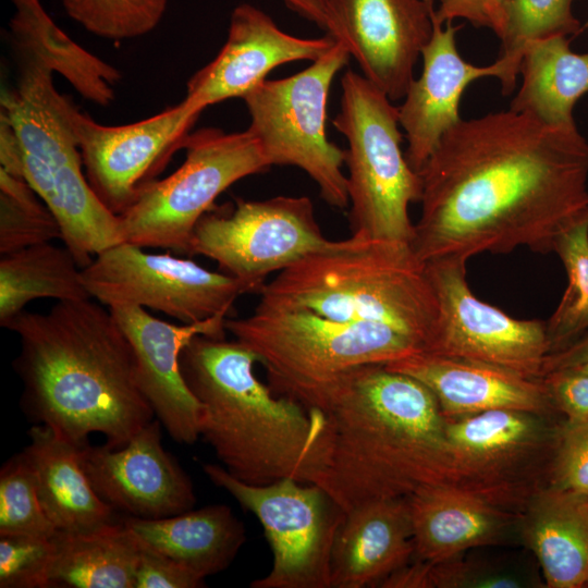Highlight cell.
Masks as SVG:
<instances>
[{
	"label": "cell",
	"mask_w": 588,
	"mask_h": 588,
	"mask_svg": "<svg viewBox=\"0 0 588 588\" xmlns=\"http://www.w3.org/2000/svg\"><path fill=\"white\" fill-rule=\"evenodd\" d=\"M421 211L411 247L421 262L518 247L553 252L588 218V142L576 126H552L505 111L448 130L419 171Z\"/></svg>",
	"instance_id": "1"
},
{
	"label": "cell",
	"mask_w": 588,
	"mask_h": 588,
	"mask_svg": "<svg viewBox=\"0 0 588 588\" xmlns=\"http://www.w3.org/2000/svg\"><path fill=\"white\" fill-rule=\"evenodd\" d=\"M314 412L319 430L310 483L345 513L427 486L466 489L495 501L457 464L437 399L408 375L382 364L358 367L326 407Z\"/></svg>",
	"instance_id": "2"
},
{
	"label": "cell",
	"mask_w": 588,
	"mask_h": 588,
	"mask_svg": "<svg viewBox=\"0 0 588 588\" xmlns=\"http://www.w3.org/2000/svg\"><path fill=\"white\" fill-rule=\"evenodd\" d=\"M5 329L20 340L13 368L33 421L76 445L98 432L118 449L156 417L131 343L109 308L91 298L63 301L46 314L24 310Z\"/></svg>",
	"instance_id": "3"
},
{
	"label": "cell",
	"mask_w": 588,
	"mask_h": 588,
	"mask_svg": "<svg viewBox=\"0 0 588 588\" xmlns=\"http://www.w3.org/2000/svg\"><path fill=\"white\" fill-rule=\"evenodd\" d=\"M243 344L195 336L182 351L186 384L203 407L200 437L232 476L252 485L284 478L309 483L318 419L254 373Z\"/></svg>",
	"instance_id": "4"
},
{
	"label": "cell",
	"mask_w": 588,
	"mask_h": 588,
	"mask_svg": "<svg viewBox=\"0 0 588 588\" xmlns=\"http://www.w3.org/2000/svg\"><path fill=\"white\" fill-rule=\"evenodd\" d=\"M259 304L340 321L376 322L426 350L438 303L425 262L409 243L351 235L332 241L266 282Z\"/></svg>",
	"instance_id": "5"
},
{
	"label": "cell",
	"mask_w": 588,
	"mask_h": 588,
	"mask_svg": "<svg viewBox=\"0 0 588 588\" xmlns=\"http://www.w3.org/2000/svg\"><path fill=\"white\" fill-rule=\"evenodd\" d=\"M52 74L42 65H19L16 87L3 94L1 114L16 135L23 177L59 221L61 240L83 269L123 238L119 216L101 203L83 172L77 108L56 89Z\"/></svg>",
	"instance_id": "6"
},
{
	"label": "cell",
	"mask_w": 588,
	"mask_h": 588,
	"mask_svg": "<svg viewBox=\"0 0 588 588\" xmlns=\"http://www.w3.org/2000/svg\"><path fill=\"white\" fill-rule=\"evenodd\" d=\"M225 330L255 354L271 391L307 412L322 411L354 369L422 351L416 341L382 323L340 321L259 303L249 316L226 318Z\"/></svg>",
	"instance_id": "7"
},
{
	"label": "cell",
	"mask_w": 588,
	"mask_h": 588,
	"mask_svg": "<svg viewBox=\"0 0 588 588\" xmlns=\"http://www.w3.org/2000/svg\"><path fill=\"white\" fill-rule=\"evenodd\" d=\"M341 109L332 123L347 140L348 220L353 236L409 243L408 208L420 201L421 177L402 151L399 110L365 76L341 78Z\"/></svg>",
	"instance_id": "8"
},
{
	"label": "cell",
	"mask_w": 588,
	"mask_h": 588,
	"mask_svg": "<svg viewBox=\"0 0 588 588\" xmlns=\"http://www.w3.org/2000/svg\"><path fill=\"white\" fill-rule=\"evenodd\" d=\"M185 159L169 176L148 183L119 216L123 242L186 254L199 219L235 182L271 168L245 130L207 127L185 139Z\"/></svg>",
	"instance_id": "9"
},
{
	"label": "cell",
	"mask_w": 588,
	"mask_h": 588,
	"mask_svg": "<svg viewBox=\"0 0 588 588\" xmlns=\"http://www.w3.org/2000/svg\"><path fill=\"white\" fill-rule=\"evenodd\" d=\"M345 45L334 46L305 70L280 79H266L243 100L249 125L270 166H294L316 183L330 206L348 207L342 172L344 150L327 137L326 119L334 76L350 60Z\"/></svg>",
	"instance_id": "10"
},
{
	"label": "cell",
	"mask_w": 588,
	"mask_h": 588,
	"mask_svg": "<svg viewBox=\"0 0 588 588\" xmlns=\"http://www.w3.org/2000/svg\"><path fill=\"white\" fill-rule=\"evenodd\" d=\"M203 470L264 528L272 565L252 588H331L332 549L345 512L323 488L293 478L252 485L217 464Z\"/></svg>",
	"instance_id": "11"
},
{
	"label": "cell",
	"mask_w": 588,
	"mask_h": 588,
	"mask_svg": "<svg viewBox=\"0 0 588 588\" xmlns=\"http://www.w3.org/2000/svg\"><path fill=\"white\" fill-rule=\"evenodd\" d=\"M307 196L264 200L236 198L228 210L213 207L197 222L187 255L216 261L223 273L259 293L271 273L329 246Z\"/></svg>",
	"instance_id": "12"
},
{
	"label": "cell",
	"mask_w": 588,
	"mask_h": 588,
	"mask_svg": "<svg viewBox=\"0 0 588 588\" xmlns=\"http://www.w3.org/2000/svg\"><path fill=\"white\" fill-rule=\"evenodd\" d=\"M143 249L123 242L95 256L82 269L91 298L108 307L135 305L194 323L230 316L235 301L248 293L241 281L223 272Z\"/></svg>",
	"instance_id": "13"
},
{
	"label": "cell",
	"mask_w": 588,
	"mask_h": 588,
	"mask_svg": "<svg viewBox=\"0 0 588 588\" xmlns=\"http://www.w3.org/2000/svg\"><path fill=\"white\" fill-rule=\"evenodd\" d=\"M466 262L453 257L425 262L438 303L425 351L541 379L550 354L546 321L513 318L476 297L466 281Z\"/></svg>",
	"instance_id": "14"
},
{
	"label": "cell",
	"mask_w": 588,
	"mask_h": 588,
	"mask_svg": "<svg viewBox=\"0 0 588 588\" xmlns=\"http://www.w3.org/2000/svg\"><path fill=\"white\" fill-rule=\"evenodd\" d=\"M201 112L183 99L148 119L107 126L76 110L74 128L85 175L101 203L114 215L123 213L184 147Z\"/></svg>",
	"instance_id": "15"
},
{
	"label": "cell",
	"mask_w": 588,
	"mask_h": 588,
	"mask_svg": "<svg viewBox=\"0 0 588 588\" xmlns=\"http://www.w3.org/2000/svg\"><path fill=\"white\" fill-rule=\"evenodd\" d=\"M161 428L154 418L121 448L88 442L78 446L81 464L97 494L126 516L164 518L196 503L189 477L162 445Z\"/></svg>",
	"instance_id": "16"
},
{
	"label": "cell",
	"mask_w": 588,
	"mask_h": 588,
	"mask_svg": "<svg viewBox=\"0 0 588 588\" xmlns=\"http://www.w3.org/2000/svg\"><path fill=\"white\" fill-rule=\"evenodd\" d=\"M108 308L131 343L138 383L156 418L174 441L194 444L200 437L203 407L185 382L180 356L197 335L224 339L228 317L174 324L135 305Z\"/></svg>",
	"instance_id": "17"
},
{
	"label": "cell",
	"mask_w": 588,
	"mask_h": 588,
	"mask_svg": "<svg viewBox=\"0 0 588 588\" xmlns=\"http://www.w3.org/2000/svg\"><path fill=\"white\" fill-rule=\"evenodd\" d=\"M336 42L331 36L301 38L282 30L249 3L234 8L228 38L216 58L186 84V100L204 111L230 98H244L275 68L292 61H315Z\"/></svg>",
	"instance_id": "18"
},
{
	"label": "cell",
	"mask_w": 588,
	"mask_h": 588,
	"mask_svg": "<svg viewBox=\"0 0 588 588\" xmlns=\"http://www.w3.org/2000/svg\"><path fill=\"white\" fill-rule=\"evenodd\" d=\"M430 0H334L345 46L362 75L402 100L432 34Z\"/></svg>",
	"instance_id": "19"
},
{
	"label": "cell",
	"mask_w": 588,
	"mask_h": 588,
	"mask_svg": "<svg viewBox=\"0 0 588 588\" xmlns=\"http://www.w3.org/2000/svg\"><path fill=\"white\" fill-rule=\"evenodd\" d=\"M434 2H429L432 34L421 50V74L397 107L407 142L405 157L418 173L443 134L462 120L458 111L465 89L477 79L501 76L498 61L479 66L462 58L455 39L461 26L439 21Z\"/></svg>",
	"instance_id": "20"
},
{
	"label": "cell",
	"mask_w": 588,
	"mask_h": 588,
	"mask_svg": "<svg viewBox=\"0 0 588 588\" xmlns=\"http://www.w3.org/2000/svg\"><path fill=\"white\" fill-rule=\"evenodd\" d=\"M538 418L539 414L509 408L446 418V437L457 464L507 507L525 495L516 467L543 440L546 428Z\"/></svg>",
	"instance_id": "21"
},
{
	"label": "cell",
	"mask_w": 588,
	"mask_h": 588,
	"mask_svg": "<svg viewBox=\"0 0 588 588\" xmlns=\"http://www.w3.org/2000/svg\"><path fill=\"white\" fill-rule=\"evenodd\" d=\"M425 384L445 418L509 408L542 414L552 405L541 379L426 351L385 365Z\"/></svg>",
	"instance_id": "22"
},
{
	"label": "cell",
	"mask_w": 588,
	"mask_h": 588,
	"mask_svg": "<svg viewBox=\"0 0 588 588\" xmlns=\"http://www.w3.org/2000/svg\"><path fill=\"white\" fill-rule=\"evenodd\" d=\"M414 556L408 497L365 503L345 513L331 556V588L380 584Z\"/></svg>",
	"instance_id": "23"
},
{
	"label": "cell",
	"mask_w": 588,
	"mask_h": 588,
	"mask_svg": "<svg viewBox=\"0 0 588 588\" xmlns=\"http://www.w3.org/2000/svg\"><path fill=\"white\" fill-rule=\"evenodd\" d=\"M414 556L440 562L495 543L504 535L507 507L477 492L427 486L408 497Z\"/></svg>",
	"instance_id": "24"
},
{
	"label": "cell",
	"mask_w": 588,
	"mask_h": 588,
	"mask_svg": "<svg viewBox=\"0 0 588 588\" xmlns=\"http://www.w3.org/2000/svg\"><path fill=\"white\" fill-rule=\"evenodd\" d=\"M23 450L30 464L42 507L58 531L84 532L118 522L115 510L93 488L78 446L46 425L28 431Z\"/></svg>",
	"instance_id": "25"
},
{
	"label": "cell",
	"mask_w": 588,
	"mask_h": 588,
	"mask_svg": "<svg viewBox=\"0 0 588 588\" xmlns=\"http://www.w3.org/2000/svg\"><path fill=\"white\" fill-rule=\"evenodd\" d=\"M10 1L14 13L9 22V39L16 65L46 66L95 105L106 107L114 100L119 70L69 37L40 0Z\"/></svg>",
	"instance_id": "26"
},
{
	"label": "cell",
	"mask_w": 588,
	"mask_h": 588,
	"mask_svg": "<svg viewBox=\"0 0 588 588\" xmlns=\"http://www.w3.org/2000/svg\"><path fill=\"white\" fill-rule=\"evenodd\" d=\"M122 520L143 544L203 579L228 568L246 540L242 522L225 504L158 519Z\"/></svg>",
	"instance_id": "27"
},
{
	"label": "cell",
	"mask_w": 588,
	"mask_h": 588,
	"mask_svg": "<svg viewBox=\"0 0 588 588\" xmlns=\"http://www.w3.org/2000/svg\"><path fill=\"white\" fill-rule=\"evenodd\" d=\"M523 531L548 587H588V495L552 485L538 491Z\"/></svg>",
	"instance_id": "28"
},
{
	"label": "cell",
	"mask_w": 588,
	"mask_h": 588,
	"mask_svg": "<svg viewBox=\"0 0 588 588\" xmlns=\"http://www.w3.org/2000/svg\"><path fill=\"white\" fill-rule=\"evenodd\" d=\"M522 85L510 108L552 126H576L573 111L588 93V53L571 50L565 35L529 41L523 52Z\"/></svg>",
	"instance_id": "29"
},
{
	"label": "cell",
	"mask_w": 588,
	"mask_h": 588,
	"mask_svg": "<svg viewBox=\"0 0 588 588\" xmlns=\"http://www.w3.org/2000/svg\"><path fill=\"white\" fill-rule=\"evenodd\" d=\"M50 587L135 588L140 544L123 520L84 532L57 531Z\"/></svg>",
	"instance_id": "30"
},
{
	"label": "cell",
	"mask_w": 588,
	"mask_h": 588,
	"mask_svg": "<svg viewBox=\"0 0 588 588\" xmlns=\"http://www.w3.org/2000/svg\"><path fill=\"white\" fill-rule=\"evenodd\" d=\"M44 297L58 302L91 298L70 249L49 242L1 255V327L7 328L28 303Z\"/></svg>",
	"instance_id": "31"
},
{
	"label": "cell",
	"mask_w": 588,
	"mask_h": 588,
	"mask_svg": "<svg viewBox=\"0 0 588 588\" xmlns=\"http://www.w3.org/2000/svg\"><path fill=\"white\" fill-rule=\"evenodd\" d=\"M574 0H506L503 4L504 27L501 53L497 60L501 68L499 78L504 96L511 95L525 46L535 39L552 35H573L580 30L574 15Z\"/></svg>",
	"instance_id": "32"
},
{
	"label": "cell",
	"mask_w": 588,
	"mask_h": 588,
	"mask_svg": "<svg viewBox=\"0 0 588 588\" xmlns=\"http://www.w3.org/2000/svg\"><path fill=\"white\" fill-rule=\"evenodd\" d=\"M553 252L564 266L567 286L546 321L550 353L565 348L588 331V218L564 231Z\"/></svg>",
	"instance_id": "33"
},
{
	"label": "cell",
	"mask_w": 588,
	"mask_h": 588,
	"mask_svg": "<svg viewBox=\"0 0 588 588\" xmlns=\"http://www.w3.org/2000/svg\"><path fill=\"white\" fill-rule=\"evenodd\" d=\"M62 238L59 221L24 177L0 169V254Z\"/></svg>",
	"instance_id": "34"
},
{
	"label": "cell",
	"mask_w": 588,
	"mask_h": 588,
	"mask_svg": "<svg viewBox=\"0 0 588 588\" xmlns=\"http://www.w3.org/2000/svg\"><path fill=\"white\" fill-rule=\"evenodd\" d=\"M57 531L42 507L33 468L22 451L0 471V536L52 538Z\"/></svg>",
	"instance_id": "35"
},
{
	"label": "cell",
	"mask_w": 588,
	"mask_h": 588,
	"mask_svg": "<svg viewBox=\"0 0 588 588\" xmlns=\"http://www.w3.org/2000/svg\"><path fill=\"white\" fill-rule=\"evenodd\" d=\"M68 15L87 32L110 40L131 39L151 32L168 0H61Z\"/></svg>",
	"instance_id": "36"
},
{
	"label": "cell",
	"mask_w": 588,
	"mask_h": 588,
	"mask_svg": "<svg viewBox=\"0 0 588 588\" xmlns=\"http://www.w3.org/2000/svg\"><path fill=\"white\" fill-rule=\"evenodd\" d=\"M53 537L0 536V587L50 588Z\"/></svg>",
	"instance_id": "37"
},
{
	"label": "cell",
	"mask_w": 588,
	"mask_h": 588,
	"mask_svg": "<svg viewBox=\"0 0 588 588\" xmlns=\"http://www.w3.org/2000/svg\"><path fill=\"white\" fill-rule=\"evenodd\" d=\"M555 440L551 485L588 495V420H566Z\"/></svg>",
	"instance_id": "38"
},
{
	"label": "cell",
	"mask_w": 588,
	"mask_h": 588,
	"mask_svg": "<svg viewBox=\"0 0 588 588\" xmlns=\"http://www.w3.org/2000/svg\"><path fill=\"white\" fill-rule=\"evenodd\" d=\"M139 544L135 588H199L205 586V579L140 541Z\"/></svg>",
	"instance_id": "39"
},
{
	"label": "cell",
	"mask_w": 588,
	"mask_h": 588,
	"mask_svg": "<svg viewBox=\"0 0 588 588\" xmlns=\"http://www.w3.org/2000/svg\"><path fill=\"white\" fill-rule=\"evenodd\" d=\"M549 400L566 420H588V373L577 369H563L541 378Z\"/></svg>",
	"instance_id": "40"
},
{
	"label": "cell",
	"mask_w": 588,
	"mask_h": 588,
	"mask_svg": "<svg viewBox=\"0 0 588 588\" xmlns=\"http://www.w3.org/2000/svg\"><path fill=\"white\" fill-rule=\"evenodd\" d=\"M436 15L442 23L462 19L475 27L492 29L498 37L504 27V12L497 0H436Z\"/></svg>",
	"instance_id": "41"
},
{
	"label": "cell",
	"mask_w": 588,
	"mask_h": 588,
	"mask_svg": "<svg viewBox=\"0 0 588 588\" xmlns=\"http://www.w3.org/2000/svg\"><path fill=\"white\" fill-rule=\"evenodd\" d=\"M294 12L315 23L327 35L345 45V35L334 0H283ZM346 47V46H345Z\"/></svg>",
	"instance_id": "42"
},
{
	"label": "cell",
	"mask_w": 588,
	"mask_h": 588,
	"mask_svg": "<svg viewBox=\"0 0 588 588\" xmlns=\"http://www.w3.org/2000/svg\"><path fill=\"white\" fill-rule=\"evenodd\" d=\"M588 364V331L572 344L550 353L544 362L542 377L551 371L571 369Z\"/></svg>",
	"instance_id": "43"
},
{
	"label": "cell",
	"mask_w": 588,
	"mask_h": 588,
	"mask_svg": "<svg viewBox=\"0 0 588 588\" xmlns=\"http://www.w3.org/2000/svg\"><path fill=\"white\" fill-rule=\"evenodd\" d=\"M571 369H577L579 371L588 373V364H585V365H581V366H578V367H575V368H571Z\"/></svg>",
	"instance_id": "44"
},
{
	"label": "cell",
	"mask_w": 588,
	"mask_h": 588,
	"mask_svg": "<svg viewBox=\"0 0 588 588\" xmlns=\"http://www.w3.org/2000/svg\"><path fill=\"white\" fill-rule=\"evenodd\" d=\"M497 1H498V3H499V4L502 7V9H503V4L506 2V0H497Z\"/></svg>",
	"instance_id": "45"
}]
</instances>
